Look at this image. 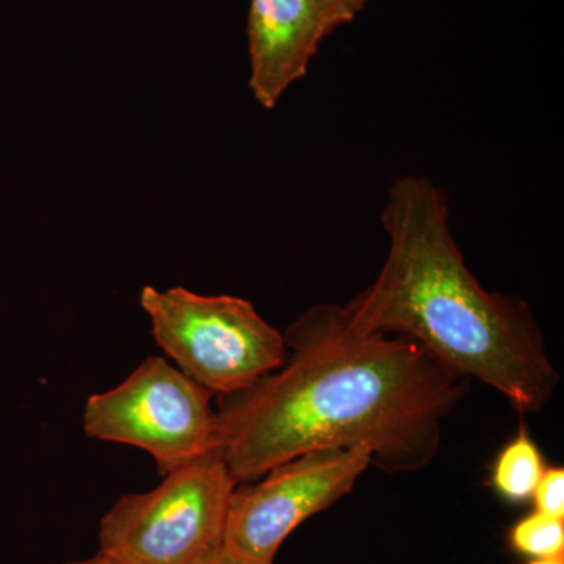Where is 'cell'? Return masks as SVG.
Segmentation results:
<instances>
[{
  "label": "cell",
  "mask_w": 564,
  "mask_h": 564,
  "mask_svg": "<svg viewBox=\"0 0 564 564\" xmlns=\"http://www.w3.org/2000/svg\"><path fill=\"white\" fill-rule=\"evenodd\" d=\"M280 369L218 397L217 451L237 485L328 448L367 447L389 474L432 463L469 378L399 334L356 328L340 304H317L284 334Z\"/></svg>",
  "instance_id": "obj_1"
},
{
  "label": "cell",
  "mask_w": 564,
  "mask_h": 564,
  "mask_svg": "<svg viewBox=\"0 0 564 564\" xmlns=\"http://www.w3.org/2000/svg\"><path fill=\"white\" fill-rule=\"evenodd\" d=\"M538 513L564 519V469L551 467L545 469L540 484L533 492Z\"/></svg>",
  "instance_id": "obj_10"
},
{
  "label": "cell",
  "mask_w": 564,
  "mask_h": 564,
  "mask_svg": "<svg viewBox=\"0 0 564 564\" xmlns=\"http://www.w3.org/2000/svg\"><path fill=\"white\" fill-rule=\"evenodd\" d=\"M511 544L534 558L564 556V519L534 511L514 527Z\"/></svg>",
  "instance_id": "obj_9"
},
{
  "label": "cell",
  "mask_w": 564,
  "mask_h": 564,
  "mask_svg": "<svg viewBox=\"0 0 564 564\" xmlns=\"http://www.w3.org/2000/svg\"><path fill=\"white\" fill-rule=\"evenodd\" d=\"M202 564H272V563H258V562H251V560L240 558V556L229 554L228 551H225V547H221L220 551L215 552V554L209 556V558L204 560V562Z\"/></svg>",
  "instance_id": "obj_12"
},
{
  "label": "cell",
  "mask_w": 564,
  "mask_h": 564,
  "mask_svg": "<svg viewBox=\"0 0 564 564\" xmlns=\"http://www.w3.org/2000/svg\"><path fill=\"white\" fill-rule=\"evenodd\" d=\"M326 36L329 33L314 0H251L248 41L256 101L273 109L306 76Z\"/></svg>",
  "instance_id": "obj_7"
},
{
  "label": "cell",
  "mask_w": 564,
  "mask_h": 564,
  "mask_svg": "<svg viewBox=\"0 0 564 564\" xmlns=\"http://www.w3.org/2000/svg\"><path fill=\"white\" fill-rule=\"evenodd\" d=\"M381 225L388 254L361 293L343 304L356 328L399 334L469 380L496 389L519 413H538L560 373L532 307L486 291L467 269L451 228L447 193L425 176L389 187Z\"/></svg>",
  "instance_id": "obj_2"
},
{
  "label": "cell",
  "mask_w": 564,
  "mask_h": 564,
  "mask_svg": "<svg viewBox=\"0 0 564 564\" xmlns=\"http://www.w3.org/2000/svg\"><path fill=\"white\" fill-rule=\"evenodd\" d=\"M140 304L151 318L159 347L212 395L245 391L288 358L284 334L239 296L147 285Z\"/></svg>",
  "instance_id": "obj_3"
},
{
  "label": "cell",
  "mask_w": 564,
  "mask_h": 564,
  "mask_svg": "<svg viewBox=\"0 0 564 564\" xmlns=\"http://www.w3.org/2000/svg\"><path fill=\"white\" fill-rule=\"evenodd\" d=\"M529 564H564V556H556V558H536Z\"/></svg>",
  "instance_id": "obj_14"
},
{
  "label": "cell",
  "mask_w": 564,
  "mask_h": 564,
  "mask_svg": "<svg viewBox=\"0 0 564 564\" xmlns=\"http://www.w3.org/2000/svg\"><path fill=\"white\" fill-rule=\"evenodd\" d=\"M237 486L218 452L185 464L107 511L99 551L122 564H202L223 547Z\"/></svg>",
  "instance_id": "obj_4"
},
{
  "label": "cell",
  "mask_w": 564,
  "mask_h": 564,
  "mask_svg": "<svg viewBox=\"0 0 564 564\" xmlns=\"http://www.w3.org/2000/svg\"><path fill=\"white\" fill-rule=\"evenodd\" d=\"M314 2L325 21L326 31L332 35L334 31L355 20L372 0H314Z\"/></svg>",
  "instance_id": "obj_11"
},
{
  "label": "cell",
  "mask_w": 564,
  "mask_h": 564,
  "mask_svg": "<svg viewBox=\"0 0 564 564\" xmlns=\"http://www.w3.org/2000/svg\"><path fill=\"white\" fill-rule=\"evenodd\" d=\"M63 564H122L118 562L113 556L106 554V552L99 551L98 554L91 556V558L82 560V562H68Z\"/></svg>",
  "instance_id": "obj_13"
},
{
  "label": "cell",
  "mask_w": 564,
  "mask_h": 564,
  "mask_svg": "<svg viewBox=\"0 0 564 564\" xmlns=\"http://www.w3.org/2000/svg\"><path fill=\"white\" fill-rule=\"evenodd\" d=\"M544 470L540 448L522 429L494 464L492 485L505 499L521 502L533 496Z\"/></svg>",
  "instance_id": "obj_8"
},
{
  "label": "cell",
  "mask_w": 564,
  "mask_h": 564,
  "mask_svg": "<svg viewBox=\"0 0 564 564\" xmlns=\"http://www.w3.org/2000/svg\"><path fill=\"white\" fill-rule=\"evenodd\" d=\"M369 466L367 447L328 448L289 459L256 484L237 486L223 547L240 558L273 564L289 534L347 496Z\"/></svg>",
  "instance_id": "obj_6"
},
{
  "label": "cell",
  "mask_w": 564,
  "mask_h": 564,
  "mask_svg": "<svg viewBox=\"0 0 564 564\" xmlns=\"http://www.w3.org/2000/svg\"><path fill=\"white\" fill-rule=\"evenodd\" d=\"M212 397L166 359L150 356L117 388L88 399L84 430L91 440L141 448L166 475L218 452Z\"/></svg>",
  "instance_id": "obj_5"
}]
</instances>
